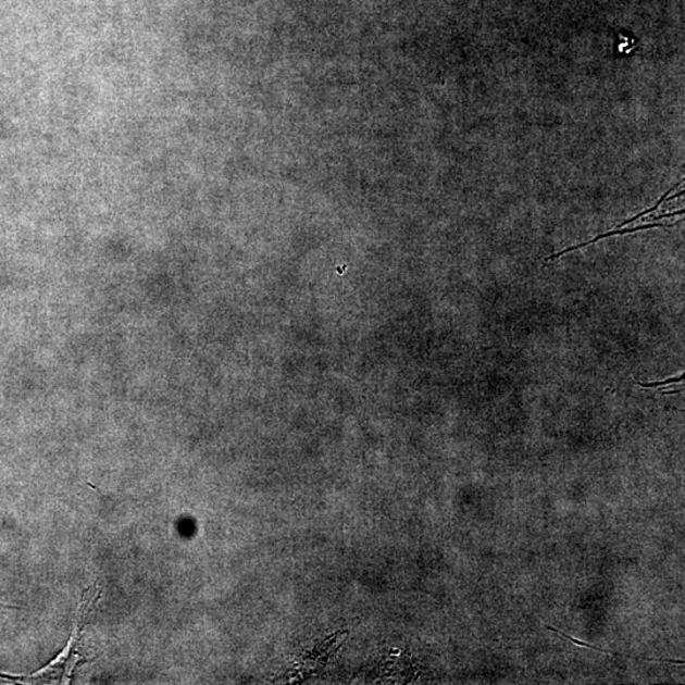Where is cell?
<instances>
[{"instance_id":"obj_1","label":"cell","mask_w":685,"mask_h":685,"mask_svg":"<svg viewBox=\"0 0 685 685\" xmlns=\"http://www.w3.org/2000/svg\"><path fill=\"white\" fill-rule=\"evenodd\" d=\"M99 597H101V590H99L98 585H95L94 588H89L83 594L78 619L75 621L73 635L71 639H68L65 650L61 652L58 658L53 659L48 667L42 668L40 672L33 675L0 674V677L14 682L71 683L75 668L78 667L80 661H86V658L80 657L78 652L79 646L82 644L84 628L87 626L90 614L94 613Z\"/></svg>"},{"instance_id":"obj_3","label":"cell","mask_w":685,"mask_h":685,"mask_svg":"<svg viewBox=\"0 0 685 685\" xmlns=\"http://www.w3.org/2000/svg\"><path fill=\"white\" fill-rule=\"evenodd\" d=\"M546 630L548 631H553L556 632V634H559L562 637H565L566 639H569V642L577 645V646H582V647H588V649L591 650H596V651H600V652H605V653H611L614 655V657H622V658H631V659H635V660H646V661H661V662H673V664H684V660H667V659H652V658H643V657H632V655L628 653H621V652H614L612 650H605V649H599V647H596L594 645L590 644H586L581 642V639H576L574 637H571L566 634H562L561 631H559L558 628H553L551 626H546Z\"/></svg>"},{"instance_id":"obj_4","label":"cell","mask_w":685,"mask_h":685,"mask_svg":"<svg viewBox=\"0 0 685 685\" xmlns=\"http://www.w3.org/2000/svg\"><path fill=\"white\" fill-rule=\"evenodd\" d=\"M682 183H683V180H682V182H680V183H677V185H675L673 188H670V189L668 190V192H667L664 196H662V197L660 198V200L658 201V203L653 205V208H651V209H647V210H645L644 212H639V213H637V215H636V216H634V217H632V219H628V220H626V221H623V223H622L619 227H616V228H620V227H622V226H624V225H628V224H631V223H635V221H637V220H639V219H642V217L646 216V215H647V213H651V212H653V211H657V210L660 208V205L662 204V202L667 201V198L670 196V192H672V190H674L675 188L680 187V186L682 185Z\"/></svg>"},{"instance_id":"obj_2","label":"cell","mask_w":685,"mask_h":685,"mask_svg":"<svg viewBox=\"0 0 685 685\" xmlns=\"http://www.w3.org/2000/svg\"><path fill=\"white\" fill-rule=\"evenodd\" d=\"M676 224H670V225H664V224H646V225H639V226H635V227H630V228H623V231H620V228H616V231L613 232H608L606 234H600L597 236V238H594L590 241H586L583 244H577V246L574 247H570L566 249H563L562 251H559V253L552 254L550 257L545 258V262L548 261H552V259L559 258L563 254L570 253V251H574L577 249H582L584 247H588L591 246V244L597 242L601 239H606L609 238V236H614V235H624V234H631V233H636V232H643V231H647V228H653V227H672Z\"/></svg>"},{"instance_id":"obj_5","label":"cell","mask_w":685,"mask_h":685,"mask_svg":"<svg viewBox=\"0 0 685 685\" xmlns=\"http://www.w3.org/2000/svg\"><path fill=\"white\" fill-rule=\"evenodd\" d=\"M684 381V375H682L681 377H674V378H668L665 381H659V383H651V384H644V383H638L639 386L642 387H660V386H665L669 384H677V383H683Z\"/></svg>"},{"instance_id":"obj_7","label":"cell","mask_w":685,"mask_h":685,"mask_svg":"<svg viewBox=\"0 0 685 685\" xmlns=\"http://www.w3.org/2000/svg\"><path fill=\"white\" fill-rule=\"evenodd\" d=\"M681 391H683V388H682V390L667 391V393H662V394H664V395L680 394Z\"/></svg>"},{"instance_id":"obj_6","label":"cell","mask_w":685,"mask_h":685,"mask_svg":"<svg viewBox=\"0 0 685 685\" xmlns=\"http://www.w3.org/2000/svg\"><path fill=\"white\" fill-rule=\"evenodd\" d=\"M684 212H685L684 210H681V211L664 213V215L653 216L651 217V220H661V219H667V217H674L677 215H684Z\"/></svg>"}]
</instances>
